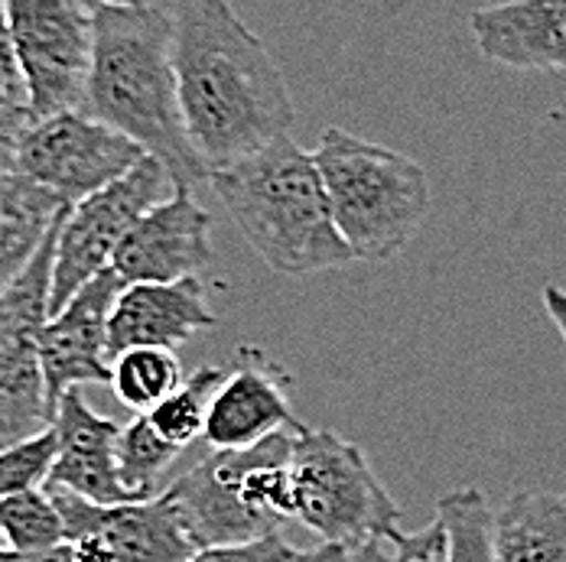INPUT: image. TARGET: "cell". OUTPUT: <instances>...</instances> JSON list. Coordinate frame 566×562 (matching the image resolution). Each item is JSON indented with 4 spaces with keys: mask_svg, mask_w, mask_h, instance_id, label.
<instances>
[{
    "mask_svg": "<svg viewBox=\"0 0 566 562\" xmlns=\"http://www.w3.org/2000/svg\"><path fill=\"white\" fill-rule=\"evenodd\" d=\"M352 547H339V543H319L316 550H293V556L286 562H345Z\"/></svg>",
    "mask_w": 566,
    "mask_h": 562,
    "instance_id": "cell-33",
    "label": "cell"
},
{
    "mask_svg": "<svg viewBox=\"0 0 566 562\" xmlns=\"http://www.w3.org/2000/svg\"><path fill=\"white\" fill-rule=\"evenodd\" d=\"M172 20L182 120L206 167H231L293 130L281 65L231 0H179Z\"/></svg>",
    "mask_w": 566,
    "mask_h": 562,
    "instance_id": "cell-1",
    "label": "cell"
},
{
    "mask_svg": "<svg viewBox=\"0 0 566 562\" xmlns=\"http://www.w3.org/2000/svg\"><path fill=\"white\" fill-rule=\"evenodd\" d=\"M30 117L85 112L95 53V17L82 0H3Z\"/></svg>",
    "mask_w": 566,
    "mask_h": 562,
    "instance_id": "cell-6",
    "label": "cell"
},
{
    "mask_svg": "<svg viewBox=\"0 0 566 562\" xmlns=\"http://www.w3.org/2000/svg\"><path fill=\"white\" fill-rule=\"evenodd\" d=\"M108 384L127 410L150 413L182 384V368L172 348H130L112 361Z\"/></svg>",
    "mask_w": 566,
    "mask_h": 562,
    "instance_id": "cell-19",
    "label": "cell"
},
{
    "mask_svg": "<svg viewBox=\"0 0 566 562\" xmlns=\"http://www.w3.org/2000/svg\"><path fill=\"white\" fill-rule=\"evenodd\" d=\"M209 182L244 241L274 274L310 277L355 264L333 219L316 157L290 134L216 169Z\"/></svg>",
    "mask_w": 566,
    "mask_h": 562,
    "instance_id": "cell-3",
    "label": "cell"
},
{
    "mask_svg": "<svg viewBox=\"0 0 566 562\" xmlns=\"http://www.w3.org/2000/svg\"><path fill=\"white\" fill-rule=\"evenodd\" d=\"M388 540L395 543V562H450V537L440 517L417 533L397 530Z\"/></svg>",
    "mask_w": 566,
    "mask_h": 562,
    "instance_id": "cell-29",
    "label": "cell"
},
{
    "mask_svg": "<svg viewBox=\"0 0 566 562\" xmlns=\"http://www.w3.org/2000/svg\"><path fill=\"white\" fill-rule=\"evenodd\" d=\"M59 458L56 430L36 433L23 443L0 449V501L10 495L46 488Z\"/></svg>",
    "mask_w": 566,
    "mask_h": 562,
    "instance_id": "cell-24",
    "label": "cell"
},
{
    "mask_svg": "<svg viewBox=\"0 0 566 562\" xmlns=\"http://www.w3.org/2000/svg\"><path fill=\"white\" fill-rule=\"evenodd\" d=\"M290 374L254 344L238 348V368L226 378L206 420L212 449H251L281 430L303 426L290 406Z\"/></svg>",
    "mask_w": 566,
    "mask_h": 562,
    "instance_id": "cell-12",
    "label": "cell"
},
{
    "mask_svg": "<svg viewBox=\"0 0 566 562\" xmlns=\"http://www.w3.org/2000/svg\"><path fill=\"white\" fill-rule=\"evenodd\" d=\"M46 491L78 562H189L199 553L170 491L120 505H92L50 485Z\"/></svg>",
    "mask_w": 566,
    "mask_h": 562,
    "instance_id": "cell-9",
    "label": "cell"
},
{
    "mask_svg": "<svg viewBox=\"0 0 566 562\" xmlns=\"http://www.w3.org/2000/svg\"><path fill=\"white\" fill-rule=\"evenodd\" d=\"M179 446H172L170 439H164L154 423L147 420V413H137L117 439V475H120V488L127 495V501H150L157 495H164V478L170 471V465L179 458Z\"/></svg>",
    "mask_w": 566,
    "mask_h": 562,
    "instance_id": "cell-18",
    "label": "cell"
},
{
    "mask_svg": "<svg viewBox=\"0 0 566 562\" xmlns=\"http://www.w3.org/2000/svg\"><path fill=\"white\" fill-rule=\"evenodd\" d=\"M557 117H564V120H566V108H564V114H557Z\"/></svg>",
    "mask_w": 566,
    "mask_h": 562,
    "instance_id": "cell-36",
    "label": "cell"
},
{
    "mask_svg": "<svg viewBox=\"0 0 566 562\" xmlns=\"http://www.w3.org/2000/svg\"><path fill=\"white\" fill-rule=\"evenodd\" d=\"M53 420H56V413H53L50 400L13 394V391L0 388V449L53 430Z\"/></svg>",
    "mask_w": 566,
    "mask_h": 562,
    "instance_id": "cell-26",
    "label": "cell"
},
{
    "mask_svg": "<svg viewBox=\"0 0 566 562\" xmlns=\"http://www.w3.org/2000/svg\"><path fill=\"white\" fill-rule=\"evenodd\" d=\"M296 517L323 543L355 547L371 537L397 533L395 498L371 471L365 452L333 430L293 433Z\"/></svg>",
    "mask_w": 566,
    "mask_h": 562,
    "instance_id": "cell-5",
    "label": "cell"
},
{
    "mask_svg": "<svg viewBox=\"0 0 566 562\" xmlns=\"http://www.w3.org/2000/svg\"><path fill=\"white\" fill-rule=\"evenodd\" d=\"M144 157V147L85 112L30 117L20 134L23 172L69 209L127 176Z\"/></svg>",
    "mask_w": 566,
    "mask_h": 562,
    "instance_id": "cell-8",
    "label": "cell"
},
{
    "mask_svg": "<svg viewBox=\"0 0 566 562\" xmlns=\"http://www.w3.org/2000/svg\"><path fill=\"white\" fill-rule=\"evenodd\" d=\"M437 517L450 537V562H495V513L475 485L443 495Z\"/></svg>",
    "mask_w": 566,
    "mask_h": 562,
    "instance_id": "cell-21",
    "label": "cell"
},
{
    "mask_svg": "<svg viewBox=\"0 0 566 562\" xmlns=\"http://www.w3.org/2000/svg\"><path fill=\"white\" fill-rule=\"evenodd\" d=\"M495 562H566L564 495H511L495 513Z\"/></svg>",
    "mask_w": 566,
    "mask_h": 562,
    "instance_id": "cell-17",
    "label": "cell"
},
{
    "mask_svg": "<svg viewBox=\"0 0 566 562\" xmlns=\"http://www.w3.org/2000/svg\"><path fill=\"white\" fill-rule=\"evenodd\" d=\"M95 17V53L85 92V114L130 137L147 157L170 169L179 189L212 179V169L196 153L176 78V20L167 10L102 7Z\"/></svg>",
    "mask_w": 566,
    "mask_h": 562,
    "instance_id": "cell-2",
    "label": "cell"
},
{
    "mask_svg": "<svg viewBox=\"0 0 566 562\" xmlns=\"http://www.w3.org/2000/svg\"><path fill=\"white\" fill-rule=\"evenodd\" d=\"M219 322L199 277L176 283H127L108 322L112 361L130 348H179Z\"/></svg>",
    "mask_w": 566,
    "mask_h": 562,
    "instance_id": "cell-14",
    "label": "cell"
},
{
    "mask_svg": "<svg viewBox=\"0 0 566 562\" xmlns=\"http://www.w3.org/2000/svg\"><path fill=\"white\" fill-rule=\"evenodd\" d=\"M0 562H78L75 550L69 543L53 550H36V553H20V550H0Z\"/></svg>",
    "mask_w": 566,
    "mask_h": 562,
    "instance_id": "cell-31",
    "label": "cell"
},
{
    "mask_svg": "<svg viewBox=\"0 0 566 562\" xmlns=\"http://www.w3.org/2000/svg\"><path fill=\"white\" fill-rule=\"evenodd\" d=\"M226 378L228 371H222V368H199L160 406H154L147 413V420L154 423V430L164 439L186 449L192 439L206 436V420H209L212 400L219 394V388L226 384Z\"/></svg>",
    "mask_w": 566,
    "mask_h": 562,
    "instance_id": "cell-20",
    "label": "cell"
},
{
    "mask_svg": "<svg viewBox=\"0 0 566 562\" xmlns=\"http://www.w3.org/2000/svg\"><path fill=\"white\" fill-rule=\"evenodd\" d=\"M0 530L7 550L36 553L65 543V523L46 488L10 495L0 501Z\"/></svg>",
    "mask_w": 566,
    "mask_h": 562,
    "instance_id": "cell-23",
    "label": "cell"
},
{
    "mask_svg": "<svg viewBox=\"0 0 566 562\" xmlns=\"http://www.w3.org/2000/svg\"><path fill=\"white\" fill-rule=\"evenodd\" d=\"M564 501H566V491H564Z\"/></svg>",
    "mask_w": 566,
    "mask_h": 562,
    "instance_id": "cell-37",
    "label": "cell"
},
{
    "mask_svg": "<svg viewBox=\"0 0 566 562\" xmlns=\"http://www.w3.org/2000/svg\"><path fill=\"white\" fill-rule=\"evenodd\" d=\"M27 120H30V114L0 120V222L20 219V215L56 219L69 209L56 195H50L46 189L30 182V176L20 167V134H23Z\"/></svg>",
    "mask_w": 566,
    "mask_h": 562,
    "instance_id": "cell-22",
    "label": "cell"
},
{
    "mask_svg": "<svg viewBox=\"0 0 566 562\" xmlns=\"http://www.w3.org/2000/svg\"><path fill=\"white\" fill-rule=\"evenodd\" d=\"M248 465V449H216L196 468L167 485L179 507L186 530L199 550L251 543L281 527L264 520L241 498V475Z\"/></svg>",
    "mask_w": 566,
    "mask_h": 562,
    "instance_id": "cell-13",
    "label": "cell"
},
{
    "mask_svg": "<svg viewBox=\"0 0 566 562\" xmlns=\"http://www.w3.org/2000/svg\"><path fill=\"white\" fill-rule=\"evenodd\" d=\"M92 13L102 10V7H147L150 0H82Z\"/></svg>",
    "mask_w": 566,
    "mask_h": 562,
    "instance_id": "cell-34",
    "label": "cell"
},
{
    "mask_svg": "<svg viewBox=\"0 0 566 562\" xmlns=\"http://www.w3.org/2000/svg\"><path fill=\"white\" fill-rule=\"evenodd\" d=\"M472 40L489 62L517 72L566 68V0H502L469 17Z\"/></svg>",
    "mask_w": 566,
    "mask_h": 562,
    "instance_id": "cell-16",
    "label": "cell"
},
{
    "mask_svg": "<svg viewBox=\"0 0 566 562\" xmlns=\"http://www.w3.org/2000/svg\"><path fill=\"white\" fill-rule=\"evenodd\" d=\"M179 185L170 169L154 157H144L127 176L102 192L72 205L56 234V271H53V316L102 271H108L134 222L157 202L170 199Z\"/></svg>",
    "mask_w": 566,
    "mask_h": 562,
    "instance_id": "cell-7",
    "label": "cell"
},
{
    "mask_svg": "<svg viewBox=\"0 0 566 562\" xmlns=\"http://www.w3.org/2000/svg\"><path fill=\"white\" fill-rule=\"evenodd\" d=\"M329 209L342 241L365 264H388L423 227L433 185L427 169L407 153L326 127L316 147Z\"/></svg>",
    "mask_w": 566,
    "mask_h": 562,
    "instance_id": "cell-4",
    "label": "cell"
},
{
    "mask_svg": "<svg viewBox=\"0 0 566 562\" xmlns=\"http://www.w3.org/2000/svg\"><path fill=\"white\" fill-rule=\"evenodd\" d=\"M290 556H293V547L274 530V533L258 537L251 543H231V547L199 550L189 562H286Z\"/></svg>",
    "mask_w": 566,
    "mask_h": 562,
    "instance_id": "cell-28",
    "label": "cell"
},
{
    "mask_svg": "<svg viewBox=\"0 0 566 562\" xmlns=\"http://www.w3.org/2000/svg\"><path fill=\"white\" fill-rule=\"evenodd\" d=\"M124 286L127 280L114 267H108L85 283L43 326L36 348H40V368H43L53 413L65 391L112 381L108 322Z\"/></svg>",
    "mask_w": 566,
    "mask_h": 562,
    "instance_id": "cell-10",
    "label": "cell"
},
{
    "mask_svg": "<svg viewBox=\"0 0 566 562\" xmlns=\"http://www.w3.org/2000/svg\"><path fill=\"white\" fill-rule=\"evenodd\" d=\"M345 562H395V543L388 537H371L361 540L348 550Z\"/></svg>",
    "mask_w": 566,
    "mask_h": 562,
    "instance_id": "cell-30",
    "label": "cell"
},
{
    "mask_svg": "<svg viewBox=\"0 0 566 562\" xmlns=\"http://www.w3.org/2000/svg\"><path fill=\"white\" fill-rule=\"evenodd\" d=\"M212 257V215L189 189H176L134 222L112 267L127 283H176L199 277Z\"/></svg>",
    "mask_w": 566,
    "mask_h": 562,
    "instance_id": "cell-11",
    "label": "cell"
},
{
    "mask_svg": "<svg viewBox=\"0 0 566 562\" xmlns=\"http://www.w3.org/2000/svg\"><path fill=\"white\" fill-rule=\"evenodd\" d=\"M65 212H69V209H65ZM56 219L20 215V219L0 222V296L7 293L10 283L23 274V267L33 261V254L40 251L43 237L50 234V227L56 225Z\"/></svg>",
    "mask_w": 566,
    "mask_h": 562,
    "instance_id": "cell-25",
    "label": "cell"
},
{
    "mask_svg": "<svg viewBox=\"0 0 566 562\" xmlns=\"http://www.w3.org/2000/svg\"><path fill=\"white\" fill-rule=\"evenodd\" d=\"M544 309H547V316L554 319V326L560 329V336L566 341V289L564 286H557V283H547L544 286Z\"/></svg>",
    "mask_w": 566,
    "mask_h": 562,
    "instance_id": "cell-32",
    "label": "cell"
},
{
    "mask_svg": "<svg viewBox=\"0 0 566 562\" xmlns=\"http://www.w3.org/2000/svg\"><path fill=\"white\" fill-rule=\"evenodd\" d=\"M0 550H7V540H3V530H0Z\"/></svg>",
    "mask_w": 566,
    "mask_h": 562,
    "instance_id": "cell-35",
    "label": "cell"
},
{
    "mask_svg": "<svg viewBox=\"0 0 566 562\" xmlns=\"http://www.w3.org/2000/svg\"><path fill=\"white\" fill-rule=\"evenodd\" d=\"M53 430L59 439V458L46 481L50 488H65L92 505L127 501L117 475V439L124 426L95 413L82 388H72L59 396Z\"/></svg>",
    "mask_w": 566,
    "mask_h": 562,
    "instance_id": "cell-15",
    "label": "cell"
},
{
    "mask_svg": "<svg viewBox=\"0 0 566 562\" xmlns=\"http://www.w3.org/2000/svg\"><path fill=\"white\" fill-rule=\"evenodd\" d=\"M17 114H30V92H27L20 62L13 56L7 10H3V0H0V120L17 117Z\"/></svg>",
    "mask_w": 566,
    "mask_h": 562,
    "instance_id": "cell-27",
    "label": "cell"
}]
</instances>
